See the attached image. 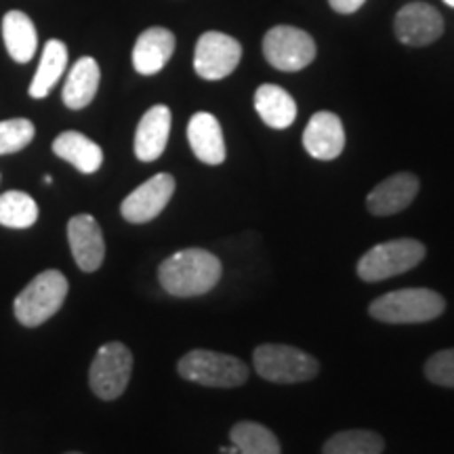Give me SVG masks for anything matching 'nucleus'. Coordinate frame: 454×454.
<instances>
[{"label": "nucleus", "mask_w": 454, "mask_h": 454, "mask_svg": "<svg viewBox=\"0 0 454 454\" xmlns=\"http://www.w3.org/2000/svg\"><path fill=\"white\" fill-rule=\"evenodd\" d=\"M221 261L204 248H185L170 254L158 270V280L173 297H200L221 280Z\"/></svg>", "instance_id": "obj_1"}, {"label": "nucleus", "mask_w": 454, "mask_h": 454, "mask_svg": "<svg viewBox=\"0 0 454 454\" xmlns=\"http://www.w3.org/2000/svg\"><path fill=\"white\" fill-rule=\"evenodd\" d=\"M446 301L431 288H402L371 303V316L387 325H421L444 314Z\"/></svg>", "instance_id": "obj_2"}, {"label": "nucleus", "mask_w": 454, "mask_h": 454, "mask_svg": "<svg viewBox=\"0 0 454 454\" xmlns=\"http://www.w3.org/2000/svg\"><path fill=\"white\" fill-rule=\"evenodd\" d=\"M67 280L61 271L47 270L38 274L17 294L15 317L27 328L41 326L61 309L67 297Z\"/></svg>", "instance_id": "obj_3"}, {"label": "nucleus", "mask_w": 454, "mask_h": 454, "mask_svg": "<svg viewBox=\"0 0 454 454\" xmlns=\"http://www.w3.org/2000/svg\"><path fill=\"white\" fill-rule=\"evenodd\" d=\"M177 371L185 381L204 387H240L248 379V368L240 357L208 349H194L185 354L179 360Z\"/></svg>", "instance_id": "obj_4"}, {"label": "nucleus", "mask_w": 454, "mask_h": 454, "mask_svg": "<svg viewBox=\"0 0 454 454\" xmlns=\"http://www.w3.org/2000/svg\"><path fill=\"white\" fill-rule=\"evenodd\" d=\"M425 244L414 238H400L377 244L357 261V276L364 282H381L417 268L425 259Z\"/></svg>", "instance_id": "obj_5"}, {"label": "nucleus", "mask_w": 454, "mask_h": 454, "mask_svg": "<svg viewBox=\"0 0 454 454\" xmlns=\"http://www.w3.org/2000/svg\"><path fill=\"white\" fill-rule=\"evenodd\" d=\"M253 362L259 377L271 383H303L314 379L320 371L316 357L291 345L278 343L259 345L253 354Z\"/></svg>", "instance_id": "obj_6"}, {"label": "nucleus", "mask_w": 454, "mask_h": 454, "mask_svg": "<svg viewBox=\"0 0 454 454\" xmlns=\"http://www.w3.org/2000/svg\"><path fill=\"white\" fill-rule=\"evenodd\" d=\"M133 372V354L127 345L112 340L99 348L89 371V385L101 400H116L124 394Z\"/></svg>", "instance_id": "obj_7"}, {"label": "nucleus", "mask_w": 454, "mask_h": 454, "mask_svg": "<svg viewBox=\"0 0 454 454\" xmlns=\"http://www.w3.org/2000/svg\"><path fill=\"white\" fill-rule=\"evenodd\" d=\"M316 43L305 30L293 26H276L265 34L263 55L271 67L280 72H299L316 59Z\"/></svg>", "instance_id": "obj_8"}, {"label": "nucleus", "mask_w": 454, "mask_h": 454, "mask_svg": "<svg viewBox=\"0 0 454 454\" xmlns=\"http://www.w3.org/2000/svg\"><path fill=\"white\" fill-rule=\"evenodd\" d=\"M242 59V47L223 32H204L196 43L194 70L204 81H223Z\"/></svg>", "instance_id": "obj_9"}, {"label": "nucleus", "mask_w": 454, "mask_h": 454, "mask_svg": "<svg viewBox=\"0 0 454 454\" xmlns=\"http://www.w3.org/2000/svg\"><path fill=\"white\" fill-rule=\"evenodd\" d=\"M175 194V179L168 173H158L145 184H141L137 190H133L124 198L121 204L122 217L129 223H147V221L156 219L170 198Z\"/></svg>", "instance_id": "obj_10"}, {"label": "nucleus", "mask_w": 454, "mask_h": 454, "mask_svg": "<svg viewBox=\"0 0 454 454\" xmlns=\"http://www.w3.org/2000/svg\"><path fill=\"white\" fill-rule=\"evenodd\" d=\"M394 30L397 41L408 47H427L444 32V20L440 11L427 3H411L397 11Z\"/></svg>", "instance_id": "obj_11"}, {"label": "nucleus", "mask_w": 454, "mask_h": 454, "mask_svg": "<svg viewBox=\"0 0 454 454\" xmlns=\"http://www.w3.org/2000/svg\"><path fill=\"white\" fill-rule=\"evenodd\" d=\"M67 242H70L74 261L82 271H98L106 257V240L101 227L90 215H76L67 223Z\"/></svg>", "instance_id": "obj_12"}, {"label": "nucleus", "mask_w": 454, "mask_h": 454, "mask_svg": "<svg viewBox=\"0 0 454 454\" xmlns=\"http://www.w3.org/2000/svg\"><path fill=\"white\" fill-rule=\"evenodd\" d=\"M303 147L316 160H334L345 147V129L337 114L317 112L303 133Z\"/></svg>", "instance_id": "obj_13"}, {"label": "nucleus", "mask_w": 454, "mask_h": 454, "mask_svg": "<svg viewBox=\"0 0 454 454\" xmlns=\"http://www.w3.org/2000/svg\"><path fill=\"white\" fill-rule=\"evenodd\" d=\"M419 194V179L412 173H395L381 181L366 198V208L374 217L402 213Z\"/></svg>", "instance_id": "obj_14"}, {"label": "nucleus", "mask_w": 454, "mask_h": 454, "mask_svg": "<svg viewBox=\"0 0 454 454\" xmlns=\"http://www.w3.org/2000/svg\"><path fill=\"white\" fill-rule=\"evenodd\" d=\"M170 121L173 116L167 106H154L144 114L135 130V156L141 162H154L167 150Z\"/></svg>", "instance_id": "obj_15"}, {"label": "nucleus", "mask_w": 454, "mask_h": 454, "mask_svg": "<svg viewBox=\"0 0 454 454\" xmlns=\"http://www.w3.org/2000/svg\"><path fill=\"white\" fill-rule=\"evenodd\" d=\"M187 141H190L192 152H194V156L200 162L211 164V167L225 162L227 152L223 130H221V124L213 114L196 112L190 118V124H187Z\"/></svg>", "instance_id": "obj_16"}, {"label": "nucleus", "mask_w": 454, "mask_h": 454, "mask_svg": "<svg viewBox=\"0 0 454 454\" xmlns=\"http://www.w3.org/2000/svg\"><path fill=\"white\" fill-rule=\"evenodd\" d=\"M175 53V34L167 27H147L133 47V67L144 76H154Z\"/></svg>", "instance_id": "obj_17"}, {"label": "nucleus", "mask_w": 454, "mask_h": 454, "mask_svg": "<svg viewBox=\"0 0 454 454\" xmlns=\"http://www.w3.org/2000/svg\"><path fill=\"white\" fill-rule=\"evenodd\" d=\"M53 152L55 156L70 162L74 168H78L84 175L98 173L101 164H104V150L93 139H89L87 135L78 133V130H66V133L57 135V139L53 141Z\"/></svg>", "instance_id": "obj_18"}, {"label": "nucleus", "mask_w": 454, "mask_h": 454, "mask_svg": "<svg viewBox=\"0 0 454 454\" xmlns=\"http://www.w3.org/2000/svg\"><path fill=\"white\" fill-rule=\"evenodd\" d=\"M101 81V70L99 64L93 57H81L76 64L72 66L70 74H67V81L64 84V104L70 110H82L90 101L95 99Z\"/></svg>", "instance_id": "obj_19"}, {"label": "nucleus", "mask_w": 454, "mask_h": 454, "mask_svg": "<svg viewBox=\"0 0 454 454\" xmlns=\"http://www.w3.org/2000/svg\"><path fill=\"white\" fill-rule=\"evenodd\" d=\"M254 110L268 127L271 129H288L297 118V104L278 84H261L254 93Z\"/></svg>", "instance_id": "obj_20"}, {"label": "nucleus", "mask_w": 454, "mask_h": 454, "mask_svg": "<svg viewBox=\"0 0 454 454\" xmlns=\"http://www.w3.org/2000/svg\"><path fill=\"white\" fill-rule=\"evenodd\" d=\"M3 41L17 64H27L38 49L36 27L21 11H9L3 17Z\"/></svg>", "instance_id": "obj_21"}, {"label": "nucleus", "mask_w": 454, "mask_h": 454, "mask_svg": "<svg viewBox=\"0 0 454 454\" xmlns=\"http://www.w3.org/2000/svg\"><path fill=\"white\" fill-rule=\"evenodd\" d=\"M67 67V47L61 41H49L43 49L41 64L34 74L32 84H30V98L34 99H44L53 90V87L59 82V78L64 76Z\"/></svg>", "instance_id": "obj_22"}, {"label": "nucleus", "mask_w": 454, "mask_h": 454, "mask_svg": "<svg viewBox=\"0 0 454 454\" xmlns=\"http://www.w3.org/2000/svg\"><path fill=\"white\" fill-rule=\"evenodd\" d=\"M230 440L238 448V454H282L276 435L253 421L236 423L230 431Z\"/></svg>", "instance_id": "obj_23"}, {"label": "nucleus", "mask_w": 454, "mask_h": 454, "mask_svg": "<svg viewBox=\"0 0 454 454\" xmlns=\"http://www.w3.org/2000/svg\"><path fill=\"white\" fill-rule=\"evenodd\" d=\"M38 219V204L26 192L13 190L0 194V225L26 230Z\"/></svg>", "instance_id": "obj_24"}, {"label": "nucleus", "mask_w": 454, "mask_h": 454, "mask_svg": "<svg viewBox=\"0 0 454 454\" xmlns=\"http://www.w3.org/2000/svg\"><path fill=\"white\" fill-rule=\"evenodd\" d=\"M385 442L379 434L366 429H349L334 434L322 454H381Z\"/></svg>", "instance_id": "obj_25"}, {"label": "nucleus", "mask_w": 454, "mask_h": 454, "mask_svg": "<svg viewBox=\"0 0 454 454\" xmlns=\"http://www.w3.org/2000/svg\"><path fill=\"white\" fill-rule=\"evenodd\" d=\"M36 129L27 118H11L0 122V156L15 154L32 144Z\"/></svg>", "instance_id": "obj_26"}, {"label": "nucleus", "mask_w": 454, "mask_h": 454, "mask_svg": "<svg viewBox=\"0 0 454 454\" xmlns=\"http://www.w3.org/2000/svg\"><path fill=\"white\" fill-rule=\"evenodd\" d=\"M425 377L442 387H454V349L434 354L425 364Z\"/></svg>", "instance_id": "obj_27"}, {"label": "nucleus", "mask_w": 454, "mask_h": 454, "mask_svg": "<svg viewBox=\"0 0 454 454\" xmlns=\"http://www.w3.org/2000/svg\"><path fill=\"white\" fill-rule=\"evenodd\" d=\"M331 3V7L337 11L340 15H351L356 13L357 9H362V4L366 3V0H328Z\"/></svg>", "instance_id": "obj_28"}, {"label": "nucleus", "mask_w": 454, "mask_h": 454, "mask_svg": "<svg viewBox=\"0 0 454 454\" xmlns=\"http://www.w3.org/2000/svg\"><path fill=\"white\" fill-rule=\"evenodd\" d=\"M43 181H44V184H53V177H51V175H47V177H44Z\"/></svg>", "instance_id": "obj_29"}, {"label": "nucleus", "mask_w": 454, "mask_h": 454, "mask_svg": "<svg viewBox=\"0 0 454 454\" xmlns=\"http://www.w3.org/2000/svg\"><path fill=\"white\" fill-rule=\"evenodd\" d=\"M444 3L448 4V7H454V0H444Z\"/></svg>", "instance_id": "obj_30"}, {"label": "nucleus", "mask_w": 454, "mask_h": 454, "mask_svg": "<svg viewBox=\"0 0 454 454\" xmlns=\"http://www.w3.org/2000/svg\"><path fill=\"white\" fill-rule=\"evenodd\" d=\"M67 454H81V452H67Z\"/></svg>", "instance_id": "obj_31"}]
</instances>
